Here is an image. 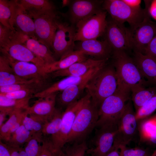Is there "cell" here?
<instances>
[{
	"label": "cell",
	"instance_id": "42",
	"mask_svg": "<svg viewBox=\"0 0 156 156\" xmlns=\"http://www.w3.org/2000/svg\"><path fill=\"white\" fill-rule=\"evenodd\" d=\"M39 92L36 90H20L7 93H0V95L10 99H21L33 98L34 95Z\"/></svg>",
	"mask_w": 156,
	"mask_h": 156
},
{
	"label": "cell",
	"instance_id": "46",
	"mask_svg": "<svg viewBox=\"0 0 156 156\" xmlns=\"http://www.w3.org/2000/svg\"><path fill=\"white\" fill-rule=\"evenodd\" d=\"M125 3L130 7L136 9L142 8L140 4L142 1L140 0H122Z\"/></svg>",
	"mask_w": 156,
	"mask_h": 156
},
{
	"label": "cell",
	"instance_id": "1",
	"mask_svg": "<svg viewBox=\"0 0 156 156\" xmlns=\"http://www.w3.org/2000/svg\"><path fill=\"white\" fill-rule=\"evenodd\" d=\"M112 54L118 87L131 92V89L135 86L140 85L147 86L149 85L142 76L132 57L127 52H114Z\"/></svg>",
	"mask_w": 156,
	"mask_h": 156
},
{
	"label": "cell",
	"instance_id": "22",
	"mask_svg": "<svg viewBox=\"0 0 156 156\" xmlns=\"http://www.w3.org/2000/svg\"><path fill=\"white\" fill-rule=\"evenodd\" d=\"M6 57L15 73L20 77L27 79H36L42 81L47 75L43 72L41 68L35 64Z\"/></svg>",
	"mask_w": 156,
	"mask_h": 156
},
{
	"label": "cell",
	"instance_id": "54",
	"mask_svg": "<svg viewBox=\"0 0 156 156\" xmlns=\"http://www.w3.org/2000/svg\"><path fill=\"white\" fill-rule=\"evenodd\" d=\"M151 118L153 119L156 120V113L153 116L151 117Z\"/></svg>",
	"mask_w": 156,
	"mask_h": 156
},
{
	"label": "cell",
	"instance_id": "13",
	"mask_svg": "<svg viewBox=\"0 0 156 156\" xmlns=\"http://www.w3.org/2000/svg\"><path fill=\"white\" fill-rule=\"evenodd\" d=\"M57 14H42L31 17L35 25V33L37 40L51 48L56 30Z\"/></svg>",
	"mask_w": 156,
	"mask_h": 156
},
{
	"label": "cell",
	"instance_id": "19",
	"mask_svg": "<svg viewBox=\"0 0 156 156\" xmlns=\"http://www.w3.org/2000/svg\"><path fill=\"white\" fill-rule=\"evenodd\" d=\"M108 60L87 59L84 61L75 63L66 69L53 72L51 73L53 77L83 76L92 69L105 66Z\"/></svg>",
	"mask_w": 156,
	"mask_h": 156
},
{
	"label": "cell",
	"instance_id": "52",
	"mask_svg": "<svg viewBox=\"0 0 156 156\" xmlns=\"http://www.w3.org/2000/svg\"><path fill=\"white\" fill-rule=\"evenodd\" d=\"M19 156H28L25 152L24 148L20 147L18 148Z\"/></svg>",
	"mask_w": 156,
	"mask_h": 156
},
{
	"label": "cell",
	"instance_id": "18",
	"mask_svg": "<svg viewBox=\"0 0 156 156\" xmlns=\"http://www.w3.org/2000/svg\"><path fill=\"white\" fill-rule=\"evenodd\" d=\"M75 49L85 55L93 56L99 60L108 59L112 53L111 48L105 40L100 41L94 39L79 41L75 43Z\"/></svg>",
	"mask_w": 156,
	"mask_h": 156
},
{
	"label": "cell",
	"instance_id": "35",
	"mask_svg": "<svg viewBox=\"0 0 156 156\" xmlns=\"http://www.w3.org/2000/svg\"><path fill=\"white\" fill-rule=\"evenodd\" d=\"M43 81L29 83L14 84L0 87V93H5L20 90H36L40 92L44 89Z\"/></svg>",
	"mask_w": 156,
	"mask_h": 156
},
{
	"label": "cell",
	"instance_id": "11",
	"mask_svg": "<svg viewBox=\"0 0 156 156\" xmlns=\"http://www.w3.org/2000/svg\"><path fill=\"white\" fill-rule=\"evenodd\" d=\"M130 30L132 50L143 54L149 43L156 36V23L151 20L149 11L138 26Z\"/></svg>",
	"mask_w": 156,
	"mask_h": 156
},
{
	"label": "cell",
	"instance_id": "8",
	"mask_svg": "<svg viewBox=\"0 0 156 156\" xmlns=\"http://www.w3.org/2000/svg\"><path fill=\"white\" fill-rule=\"evenodd\" d=\"M105 40L111 48L112 53L114 52L132 50L130 29L124 24L112 20H107L106 30L103 35Z\"/></svg>",
	"mask_w": 156,
	"mask_h": 156
},
{
	"label": "cell",
	"instance_id": "4",
	"mask_svg": "<svg viewBox=\"0 0 156 156\" xmlns=\"http://www.w3.org/2000/svg\"><path fill=\"white\" fill-rule=\"evenodd\" d=\"M144 1V9L133 8L122 0H104L102 7L112 20L122 24L128 23L130 26V29L133 30L143 21L149 11L151 1Z\"/></svg>",
	"mask_w": 156,
	"mask_h": 156
},
{
	"label": "cell",
	"instance_id": "24",
	"mask_svg": "<svg viewBox=\"0 0 156 156\" xmlns=\"http://www.w3.org/2000/svg\"><path fill=\"white\" fill-rule=\"evenodd\" d=\"M87 59L81 51L75 50L63 55L60 60L50 64L45 65L42 68L46 75L66 69L73 64Z\"/></svg>",
	"mask_w": 156,
	"mask_h": 156
},
{
	"label": "cell",
	"instance_id": "33",
	"mask_svg": "<svg viewBox=\"0 0 156 156\" xmlns=\"http://www.w3.org/2000/svg\"><path fill=\"white\" fill-rule=\"evenodd\" d=\"M19 38L18 31L12 30L0 23V49L5 48L12 42L18 41Z\"/></svg>",
	"mask_w": 156,
	"mask_h": 156
},
{
	"label": "cell",
	"instance_id": "6",
	"mask_svg": "<svg viewBox=\"0 0 156 156\" xmlns=\"http://www.w3.org/2000/svg\"><path fill=\"white\" fill-rule=\"evenodd\" d=\"M107 14L103 10L77 23L75 42L97 39L103 36L107 25Z\"/></svg>",
	"mask_w": 156,
	"mask_h": 156
},
{
	"label": "cell",
	"instance_id": "3",
	"mask_svg": "<svg viewBox=\"0 0 156 156\" xmlns=\"http://www.w3.org/2000/svg\"><path fill=\"white\" fill-rule=\"evenodd\" d=\"M131 94L130 91L118 87L116 92L100 105L96 127L99 128L118 125Z\"/></svg>",
	"mask_w": 156,
	"mask_h": 156
},
{
	"label": "cell",
	"instance_id": "23",
	"mask_svg": "<svg viewBox=\"0 0 156 156\" xmlns=\"http://www.w3.org/2000/svg\"><path fill=\"white\" fill-rule=\"evenodd\" d=\"M36 79H27L20 77L14 73L7 57L0 56V87L14 84L29 83L41 81Z\"/></svg>",
	"mask_w": 156,
	"mask_h": 156
},
{
	"label": "cell",
	"instance_id": "31",
	"mask_svg": "<svg viewBox=\"0 0 156 156\" xmlns=\"http://www.w3.org/2000/svg\"><path fill=\"white\" fill-rule=\"evenodd\" d=\"M34 134L22 124L11 135L6 144L11 147L19 148L26 143Z\"/></svg>",
	"mask_w": 156,
	"mask_h": 156
},
{
	"label": "cell",
	"instance_id": "26",
	"mask_svg": "<svg viewBox=\"0 0 156 156\" xmlns=\"http://www.w3.org/2000/svg\"><path fill=\"white\" fill-rule=\"evenodd\" d=\"M131 92L136 112L156 94V87L137 86L132 88Z\"/></svg>",
	"mask_w": 156,
	"mask_h": 156
},
{
	"label": "cell",
	"instance_id": "25",
	"mask_svg": "<svg viewBox=\"0 0 156 156\" xmlns=\"http://www.w3.org/2000/svg\"><path fill=\"white\" fill-rule=\"evenodd\" d=\"M18 3L31 17L42 14H57L52 1L47 0H19Z\"/></svg>",
	"mask_w": 156,
	"mask_h": 156
},
{
	"label": "cell",
	"instance_id": "41",
	"mask_svg": "<svg viewBox=\"0 0 156 156\" xmlns=\"http://www.w3.org/2000/svg\"><path fill=\"white\" fill-rule=\"evenodd\" d=\"M72 144L64 150L66 156H85L88 149L85 141L80 143Z\"/></svg>",
	"mask_w": 156,
	"mask_h": 156
},
{
	"label": "cell",
	"instance_id": "15",
	"mask_svg": "<svg viewBox=\"0 0 156 156\" xmlns=\"http://www.w3.org/2000/svg\"><path fill=\"white\" fill-rule=\"evenodd\" d=\"M2 55L13 60L33 63L41 68L45 63L24 44L17 41L12 42L6 48L0 49Z\"/></svg>",
	"mask_w": 156,
	"mask_h": 156
},
{
	"label": "cell",
	"instance_id": "32",
	"mask_svg": "<svg viewBox=\"0 0 156 156\" xmlns=\"http://www.w3.org/2000/svg\"><path fill=\"white\" fill-rule=\"evenodd\" d=\"M47 121L34 115L28 114L25 111L22 124L33 134L42 133L43 127Z\"/></svg>",
	"mask_w": 156,
	"mask_h": 156
},
{
	"label": "cell",
	"instance_id": "45",
	"mask_svg": "<svg viewBox=\"0 0 156 156\" xmlns=\"http://www.w3.org/2000/svg\"><path fill=\"white\" fill-rule=\"evenodd\" d=\"M15 109L10 107H0V127L4 123L7 116H9Z\"/></svg>",
	"mask_w": 156,
	"mask_h": 156
},
{
	"label": "cell",
	"instance_id": "34",
	"mask_svg": "<svg viewBox=\"0 0 156 156\" xmlns=\"http://www.w3.org/2000/svg\"><path fill=\"white\" fill-rule=\"evenodd\" d=\"M25 110L15 109L10 114L8 119L0 127L1 140L4 141L10 129L22 117Z\"/></svg>",
	"mask_w": 156,
	"mask_h": 156
},
{
	"label": "cell",
	"instance_id": "55",
	"mask_svg": "<svg viewBox=\"0 0 156 156\" xmlns=\"http://www.w3.org/2000/svg\"><path fill=\"white\" fill-rule=\"evenodd\" d=\"M151 156H156V150Z\"/></svg>",
	"mask_w": 156,
	"mask_h": 156
},
{
	"label": "cell",
	"instance_id": "43",
	"mask_svg": "<svg viewBox=\"0 0 156 156\" xmlns=\"http://www.w3.org/2000/svg\"><path fill=\"white\" fill-rule=\"evenodd\" d=\"M120 156H150L147 150L143 148H128L126 146L119 147Z\"/></svg>",
	"mask_w": 156,
	"mask_h": 156
},
{
	"label": "cell",
	"instance_id": "16",
	"mask_svg": "<svg viewBox=\"0 0 156 156\" xmlns=\"http://www.w3.org/2000/svg\"><path fill=\"white\" fill-rule=\"evenodd\" d=\"M104 67L92 69L83 76L66 77L35 94L33 98H44L52 94L56 93L57 92L62 91L71 86L88 81L96 72Z\"/></svg>",
	"mask_w": 156,
	"mask_h": 156
},
{
	"label": "cell",
	"instance_id": "2",
	"mask_svg": "<svg viewBox=\"0 0 156 156\" xmlns=\"http://www.w3.org/2000/svg\"><path fill=\"white\" fill-rule=\"evenodd\" d=\"M118 86L115 69L105 66L96 72L88 81L86 86L93 103L99 107L106 98L113 94Z\"/></svg>",
	"mask_w": 156,
	"mask_h": 156
},
{
	"label": "cell",
	"instance_id": "40",
	"mask_svg": "<svg viewBox=\"0 0 156 156\" xmlns=\"http://www.w3.org/2000/svg\"><path fill=\"white\" fill-rule=\"evenodd\" d=\"M156 120L151 118H146L140 121L139 129L142 139L149 138L151 135L156 131V125L155 122Z\"/></svg>",
	"mask_w": 156,
	"mask_h": 156
},
{
	"label": "cell",
	"instance_id": "30",
	"mask_svg": "<svg viewBox=\"0 0 156 156\" xmlns=\"http://www.w3.org/2000/svg\"><path fill=\"white\" fill-rule=\"evenodd\" d=\"M62 113L56 109L52 117L45 124L42 131V135H50L52 138L58 133L60 128Z\"/></svg>",
	"mask_w": 156,
	"mask_h": 156
},
{
	"label": "cell",
	"instance_id": "14",
	"mask_svg": "<svg viewBox=\"0 0 156 156\" xmlns=\"http://www.w3.org/2000/svg\"><path fill=\"white\" fill-rule=\"evenodd\" d=\"M94 141V147L86 153L91 156H105L113 146L118 125L98 128Z\"/></svg>",
	"mask_w": 156,
	"mask_h": 156
},
{
	"label": "cell",
	"instance_id": "49",
	"mask_svg": "<svg viewBox=\"0 0 156 156\" xmlns=\"http://www.w3.org/2000/svg\"><path fill=\"white\" fill-rule=\"evenodd\" d=\"M105 156H120V152L119 147L113 145L111 149Z\"/></svg>",
	"mask_w": 156,
	"mask_h": 156
},
{
	"label": "cell",
	"instance_id": "20",
	"mask_svg": "<svg viewBox=\"0 0 156 156\" xmlns=\"http://www.w3.org/2000/svg\"><path fill=\"white\" fill-rule=\"evenodd\" d=\"M132 58L149 85L156 87V60L151 57L137 51H133Z\"/></svg>",
	"mask_w": 156,
	"mask_h": 156
},
{
	"label": "cell",
	"instance_id": "53",
	"mask_svg": "<svg viewBox=\"0 0 156 156\" xmlns=\"http://www.w3.org/2000/svg\"><path fill=\"white\" fill-rule=\"evenodd\" d=\"M71 0H63L62 1V7L68 6L70 5Z\"/></svg>",
	"mask_w": 156,
	"mask_h": 156
},
{
	"label": "cell",
	"instance_id": "44",
	"mask_svg": "<svg viewBox=\"0 0 156 156\" xmlns=\"http://www.w3.org/2000/svg\"><path fill=\"white\" fill-rule=\"evenodd\" d=\"M143 54L156 59V36L151 41L145 49Z\"/></svg>",
	"mask_w": 156,
	"mask_h": 156
},
{
	"label": "cell",
	"instance_id": "27",
	"mask_svg": "<svg viewBox=\"0 0 156 156\" xmlns=\"http://www.w3.org/2000/svg\"><path fill=\"white\" fill-rule=\"evenodd\" d=\"M25 45L35 55L42 60L45 65L51 64L56 61L53 53L50 49L37 39L29 38Z\"/></svg>",
	"mask_w": 156,
	"mask_h": 156
},
{
	"label": "cell",
	"instance_id": "29",
	"mask_svg": "<svg viewBox=\"0 0 156 156\" xmlns=\"http://www.w3.org/2000/svg\"><path fill=\"white\" fill-rule=\"evenodd\" d=\"M13 0H0V23L15 30L13 23Z\"/></svg>",
	"mask_w": 156,
	"mask_h": 156
},
{
	"label": "cell",
	"instance_id": "56",
	"mask_svg": "<svg viewBox=\"0 0 156 156\" xmlns=\"http://www.w3.org/2000/svg\"><path fill=\"white\" fill-rule=\"evenodd\" d=\"M155 60H156V59H155Z\"/></svg>",
	"mask_w": 156,
	"mask_h": 156
},
{
	"label": "cell",
	"instance_id": "10",
	"mask_svg": "<svg viewBox=\"0 0 156 156\" xmlns=\"http://www.w3.org/2000/svg\"><path fill=\"white\" fill-rule=\"evenodd\" d=\"M90 97L87 94L79 100L66 107L62 113L60 128L58 133L51 139L57 148L62 149L67 143L68 136L71 131L76 116L81 107Z\"/></svg>",
	"mask_w": 156,
	"mask_h": 156
},
{
	"label": "cell",
	"instance_id": "51",
	"mask_svg": "<svg viewBox=\"0 0 156 156\" xmlns=\"http://www.w3.org/2000/svg\"><path fill=\"white\" fill-rule=\"evenodd\" d=\"M149 139L152 143L156 144V131L151 135Z\"/></svg>",
	"mask_w": 156,
	"mask_h": 156
},
{
	"label": "cell",
	"instance_id": "21",
	"mask_svg": "<svg viewBox=\"0 0 156 156\" xmlns=\"http://www.w3.org/2000/svg\"><path fill=\"white\" fill-rule=\"evenodd\" d=\"M56 93H54L35 101L31 106L25 110L28 114L34 115L45 120L50 119L53 114L55 107Z\"/></svg>",
	"mask_w": 156,
	"mask_h": 156
},
{
	"label": "cell",
	"instance_id": "36",
	"mask_svg": "<svg viewBox=\"0 0 156 156\" xmlns=\"http://www.w3.org/2000/svg\"><path fill=\"white\" fill-rule=\"evenodd\" d=\"M42 135L34 134L26 143L24 149L28 156H38L42 149Z\"/></svg>",
	"mask_w": 156,
	"mask_h": 156
},
{
	"label": "cell",
	"instance_id": "7",
	"mask_svg": "<svg viewBox=\"0 0 156 156\" xmlns=\"http://www.w3.org/2000/svg\"><path fill=\"white\" fill-rule=\"evenodd\" d=\"M135 112L131 101L126 103L124 111L118 123V129L115 136L113 145L118 147L126 146L133 139L138 128Z\"/></svg>",
	"mask_w": 156,
	"mask_h": 156
},
{
	"label": "cell",
	"instance_id": "39",
	"mask_svg": "<svg viewBox=\"0 0 156 156\" xmlns=\"http://www.w3.org/2000/svg\"><path fill=\"white\" fill-rule=\"evenodd\" d=\"M156 110V94L135 112L138 121L146 118Z\"/></svg>",
	"mask_w": 156,
	"mask_h": 156
},
{
	"label": "cell",
	"instance_id": "17",
	"mask_svg": "<svg viewBox=\"0 0 156 156\" xmlns=\"http://www.w3.org/2000/svg\"><path fill=\"white\" fill-rule=\"evenodd\" d=\"M13 23L14 27L17 31L37 39L35 33V25L32 17L18 3L13 0Z\"/></svg>",
	"mask_w": 156,
	"mask_h": 156
},
{
	"label": "cell",
	"instance_id": "5",
	"mask_svg": "<svg viewBox=\"0 0 156 156\" xmlns=\"http://www.w3.org/2000/svg\"><path fill=\"white\" fill-rule=\"evenodd\" d=\"M98 109L89 98L76 116L67 143H80L85 141L96 127L99 118Z\"/></svg>",
	"mask_w": 156,
	"mask_h": 156
},
{
	"label": "cell",
	"instance_id": "12",
	"mask_svg": "<svg viewBox=\"0 0 156 156\" xmlns=\"http://www.w3.org/2000/svg\"><path fill=\"white\" fill-rule=\"evenodd\" d=\"M104 1L71 0L68 7L67 15L71 24L75 26L80 21L103 10Z\"/></svg>",
	"mask_w": 156,
	"mask_h": 156
},
{
	"label": "cell",
	"instance_id": "47",
	"mask_svg": "<svg viewBox=\"0 0 156 156\" xmlns=\"http://www.w3.org/2000/svg\"><path fill=\"white\" fill-rule=\"evenodd\" d=\"M0 156H10L8 145L0 141Z\"/></svg>",
	"mask_w": 156,
	"mask_h": 156
},
{
	"label": "cell",
	"instance_id": "28",
	"mask_svg": "<svg viewBox=\"0 0 156 156\" xmlns=\"http://www.w3.org/2000/svg\"><path fill=\"white\" fill-rule=\"evenodd\" d=\"M88 81L71 86L62 91L58 98L60 104L66 107L77 101V99L86 89Z\"/></svg>",
	"mask_w": 156,
	"mask_h": 156
},
{
	"label": "cell",
	"instance_id": "9",
	"mask_svg": "<svg viewBox=\"0 0 156 156\" xmlns=\"http://www.w3.org/2000/svg\"><path fill=\"white\" fill-rule=\"evenodd\" d=\"M56 25L52 48L54 56L61 58L64 55L74 51L76 29L74 26L63 22L57 18Z\"/></svg>",
	"mask_w": 156,
	"mask_h": 156
},
{
	"label": "cell",
	"instance_id": "50",
	"mask_svg": "<svg viewBox=\"0 0 156 156\" xmlns=\"http://www.w3.org/2000/svg\"><path fill=\"white\" fill-rule=\"evenodd\" d=\"M8 146L10 151V156H19L18 150V148L13 147L9 146L8 145Z\"/></svg>",
	"mask_w": 156,
	"mask_h": 156
},
{
	"label": "cell",
	"instance_id": "48",
	"mask_svg": "<svg viewBox=\"0 0 156 156\" xmlns=\"http://www.w3.org/2000/svg\"><path fill=\"white\" fill-rule=\"evenodd\" d=\"M149 12L150 16L156 20V0L152 1L149 8Z\"/></svg>",
	"mask_w": 156,
	"mask_h": 156
},
{
	"label": "cell",
	"instance_id": "37",
	"mask_svg": "<svg viewBox=\"0 0 156 156\" xmlns=\"http://www.w3.org/2000/svg\"><path fill=\"white\" fill-rule=\"evenodd\" d=\"M38 156H66L62 149L57 147L51 139L43 138L42 149Z\"/></svg>",
	"mask_w": 156,
	"mask_h": 156
},
{
	"label": "cell",
	"instance_id": "38",
	"mask_svg": "<svg viewBox=\"0 0 156 156\" xmlns=\"http://www.w3.org/2000/svg\"><path fill=\"white\" fill-rule=\"evenodd\" d=\"M29 98L21 99H10L0 95V107H10L26 109L29 106Z\"/></svg>",
	"mask_w": 156,
	"mask_h": 156
}]
</instances>
